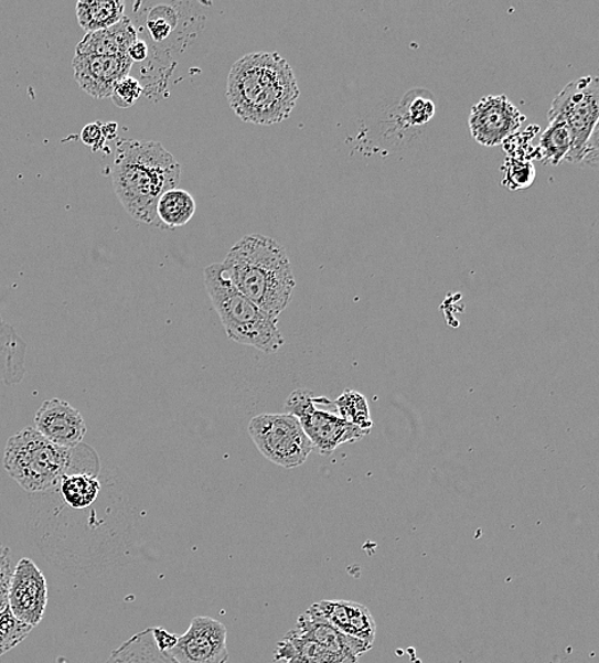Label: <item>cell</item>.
<instances>
[{
	"instance_id": "cell-1",
	"label": "cell",
	"mask_w": 599,
	"mask_h": 663,
	"mask_svg": "<svg viewBox=\"0 0 599 663\" xmlns=\"http://www.w3.org/2000/svg\"><path fill=\"white\" fill-rule=\"evenodd\" d=\"M226 96L243 121L274 126L291 116L300 88L284 56L276 52L250 53L229 69Z\"/></svg>"
},
{
	"instance_id": "cell-2",
	"label": "cell",
	"mask_w": 599,
	"mask_h": 663,
	"mask_svg": "<svg viewBox=\"0 0 599 663\" xmlns=\"http://www.w3.org/2000/svg\"><path fill=\"white\" fill-rule=\"evenodd\" d=\"M182 168L159 142L121 139L115 150L113 188L128 214L147 225L160 226L158 203L175 190Z\"/></svg>"
},
{
	"instance_id": "cell-3",
	"label": "cell",
	"mask_w": 599,
	"mask_h": 663,
	"mask_svg": "<svg viewBox=\"0 0 599 663\" xmlns=\"http://www.w3.org/2000/svg\"><path fill=\"white\" fill-rule=\"evenodd\" d=\"M223 266L229 282L268 314L278 318L290 304L297 281L286 249L272 237H242Z\"/></svg>"
},
{
	"instance_id": "cell-4",
	"label": "cell",
	"mask_w": 599,
	"mask_h": 663,
	"mask_svg": "<svg viewBox=\"0 0 599 663\" xmlns=\"http://www.w3.org/2000/svg\"><path fill=\"white\" fill-rule=\"evenodd\" d=\"M204 285L229 340L275 354L285 345L278 318L260 309L229 282L223 264L204 269Z\"/></svg>"
},
{
	"instance_id": "cell-5",
	"label": "cell",
	"mask_w": 599,
	"mask_h": 663,
	"mask_svg": "<svg viewBox=\"0 0 599 663\" xmlns=\"http://www.w3.org/2000/svg\"><path fill=\"white\" fill-rule=\"evenodd\" d=\"M73 449L56 446L28 427L8 439L4 470L28 493H53L72 468Z\"/></svg>"
},
{
	"instance_id": "cell-6",
	"label": "cell",
	"mask_w": 599,
	"mask_h": 663,
	"mask_svg": "<svg viewBox=\"0 0 599 663\" xmlns=\"http://www.w3.org/2000/svg\"><path fill=\"white\" fill-rule=\"evenodd\" d=\"M372 649L340 633L314 603L278 643L275 660L285 663H359L360 657Z\"/></svg>"
},
{
	"instance_id": "cell-7",
	"label": "cell",
	"mask_w": 599,
	"mask_h": 663,
	"mask_svg": "<svg viewBox=\"0 0 599 663\" xmlns=\"http://www.w3.org/2000/svg\"><path fill=\"white\" fill-rule=\"evenodd\" d=\"M248 430L259 452L287 470L300 468L314 450L298 417L291 414L258 415Z\"/></svg>"
},
{
	"instance_id": "cell-8",
	"label": "cell",
	"mask_w": 599,
	"mask_h": 663,
	"mask_svg": "<svg viewBox=\"0 0 599 663\" xmlns=\"http://www.w3.org/2000/svg\"><path fill=\"white\" fill-rule=\"evenodd\" d=\"M322 399L323 397H314L309 391L297 389L285 405L286 414L298 417L319 455L331 456L340 446L355 443L368 436L371 431L355 427L339 414L319 408Z\"/></svg>"
},
{
	"instance_id": "cell-9",
	"label": "cell",
	"mask_w": 599,
	"mask_h": 663,
	"mask_svg": "<svg viewBox=\"0 0 599 663\" xmlns=\"http://www.w3.org/2000/svg\"><path fill=\"white\" fill-rule=\"evenodd\" d=\"M548 118H561L568 125L573 146L566 162L580 165L599 120V77H581L566 85L554 98Z\"/></svg>"
},
{
	"instance_id": "cell-10",
	"label": "cell",
	"mask_w": 599,
	"mask_h": 663,
	"mask_svg": "<svg viewBox=\"0 0 599 663\" xmlns=\"http://www.w3.org/2000/svg\"><path fill=\"white\" fill-rule=\"evenodd\" d=\"M527 117L505 95H491L473 105L469 117L471 135L482 146L503 145L518 132Z\"/></svg>"
},
{
	"instance_id": "cell-11",
	"label": "cell",
	"mask_w": 599,
	"mask_h": 663,
	"mask_svg": "<svg viewBox=\"0 0 599 663\" xmlns=\"http://www.w3.org/2000/svg\"><path fill=\"white\" fill-rule=\"evenodd\" d=\"M165 653L174 663H226L227 629L216 619L196 617Z\"/></svg>"
},
{
	"instance_id": "cell-12",
	"label": "cell",
	"mask_w": 599,
	"mask_h": 663,
	"mask_svg": "<svg viewBox=\"0 0 599 663\" xmlns=\"http://www.w3.org/2000/svg\"><path fill=\"white\" fill-rule=\"evenodd\" d=\"M47 605V584L43 571L29 558L15 564L8 594V608L13 617L32 628L44 619Z\"/></svg>"
},
{
	"instance_id": "cell-13",
	"label": "cell",
	"mask_w": 599,
	"mask_h": 663,
	"mask_svg": "<svg viewBox=\"0 0 599 663\" xmlns=\"http://www.w3.org/2000/svg\"><path fill=\"white\" fill-rule=\"evenodd\" d=\"M131 62L127 56L75 55L73 76L84 92L95 98L111 97L115 86L129 76Z\"/></svg>"
},
{
	"instance_id": "cell-14",
	"label": "cell",
	"mask_w": 599,
	"mask_h": 663,
	"mask_svg": "<svg viewBox=\"0 0 599 663\" xmlns=\"http://www.w3.org/2000/svg\"><path fill=\"white\" fill-rule=\"evenodd\" d=\"M35 429L63 448H76L82 445L87 432L84 416L67 400L47 399L35 415Z\"/></svg>"
},
{
	"instance_id": "cell-15",
	"label": "cell",
	"mask_w": 599,
	"mask_h": 663,
	"mask_svg": "<svg viewBox=\"0 0 599 663\" xmlns=\"http://www.w3.org/2000/svg\"><path fill=\"white\" fill-rule=\"evenodd\" d=\"M315 605L340 633L374 646L376 623L365 605L344 600H323Z\"/></svg>"
},
{
	"instance_id": "cell-16",
	"label": "cell",
	"mask_w": 599,
	"mask_h": 663,
	"mask_svg": "<svg viewBox=\"0 0 599 663\" xmlns=\"http://www.w3.org/2000/svg\"><path fill=\"white\" fill-rule=\"evenodd\" d=\"M98 470L88 469L77 455L73 456L71 471L61 480L53 491L61 496L65 506L72 511H86L101 495L103 482L98 479Z\"/></svg>"
},
{
	"instance_id": "cell-17",
	"label": "cell",
	"mask_w": 599,
	"mask_h": 663,
	"mask_svg": "<svg viewBox=\"0 0 599 663\" xmlns=\"http://www.w3.org/2000/svg\"><path fill=\"white\" fill-rule=\"evenodd\" d=\"M138 40V31L129 18L113 28L92 32L81 40L76 55L127 56L131 45Z\"/></svg>"
},
{
	"instance_id": "cell-18",
	"label": "cell",
	"mask_w": 599,
	"mask_h": 663,
	"mask_svg": "<svg viewBox=\"0 0 599 663\" xmlns=\"http://www.w3.org/2000/svg\"><path fill=\"white\" fill-rule=\"evenodd\" d=\"M26 342L0 317V383H21L26 375Z\"/></svg>"
},
{
	"instance_id": "cell-19",
	"label": "cell",
	"mask_w": 599,
	"mask_h": 663,
	"mask_svg": "<svg viewBox=\"0 0 599 663\" xmlns=\"http://www.w3.org/2000/svg\"><path fill=\"white\" fill-rule=\"evenodd\" d=\"M126 4L120 0H82L77 3L79 26L87 34L113 28L125 18Z\"/></svg>"
},
{
	"instance_id": "cell-20",
	"label": "cell",
	"mask_w": 599,
	"mask_h": 663,
	"mask_svg": "<svg viewBox=\"0 0 599 663\" xmlns=\"http://www.w3.org/2000/svg\"><path fill=\"white\" fill-rule=\"evenodd\" d=\"M573 137L568 125L561 118H548V126L541 136L538 158L545 165L557 167L568 160Z\"/></svg>"
},
{
	"instance_id": "cell-21",
	"label": "cell",
	"mask_w": 599,
	"mask_h": 663,
	"mask_svg": "<svg viewBox=\"0 0 599 663\" xmlns=\"http://www.w3.org/2000/svg\"><path fill=\"white\" fill-rule=\"evenodd\" d=\"M196 204L191 193L171 190L162 194L158 203V218L163 228L182 227L191 221L195 214Z\"/></svg>"
},
{
	"instance_id": "cell-22",
	"label": "cell",
	"mask_w": 599,
	"mask_h": 663,
	"mask_svg": "<svg viewBox=\"0 0 599 663\" xmlns=\"http://www.w3.org/2000/svg\"><path fill=\"white\" fill-rule=\"evenodd\" d=\"M402 120L408 127H422L435 116V103L428 89H413L400 101Z\"/></svg>"
},
{
	"instance_id": "cell-23",
	"label": "cell",
	"mask_w": 599,
	"mask_h": 663,
	"mask_svg": "<svg viewBox=\"0 0 599 663\" xmlns=\"http://www.w3.org/2000/svg\"><path fill=\"white\" fill-rule=\"evenodd\" d=\"M334 405L338 407L342 419L355 425L360 429L372 430L371 408H368L367 399L364 395H361L356 391L347 389L342 393Z\"/></svg>"
},
{
	"instance_id": "cell-24",
	"label": "cell",
	"mask_w": 599,
	"mask_h": 663,
	"mask_svg": "<svg viewBox=\"0 0 599 663\" xmlns=\"http://www.w3.org/2000/svg\"><path fill=\"white\" fill-rule=\"evenodd\" d=\"M175 10L172 6H156L146 14L145 29L149 30V35L156 43H163L174 31L178 24Z\"/></svg>"
},
{
	"instance_id": "cell-25",
	"label": "cell",
	"mask_w": 599,
	"mask_h": 663,
	"mask_svg": "<svg viewBox=\"0 0 599 663\" xmlns=\"http://www.w3.org/2000/svg\"><path fill=\"white\" fill-rule=\"evenodd\" d=\"M32 629L34 628L15 619L10 608L0 612V656L26 640Z\"/></svg>"
},
{
	"instance_id": "cell-26",
	"label": "cell",
	"mask_w": 599,
	"mask_h": 663,
	"mask_svg": "<svg viewBox=\"0 0 599 663\" xmlns=\"http://www.w3.org/2000/svg\"><path fill=\"white\" fill-rule=\"evenodd\" d=\"M536 170L530 161L518 159L505 161L503 184L509 190H524L535 182Z\"/></svg>"
},
{
	"instance_id": "cell-27",
	"label": "cell",
	"mask_w": 599,
	"mask_h": 663,
	"mask_svg": "<svg viewBox=\"0 0 599 663\" xmlns=\"http://www.w3.org/2000/svg\"><path fill=\"white\" fill-rule=\"evenodd\" d=\"M143 95V87L141 82L128 76L121 79L117 86H115L111 95V100L115 106L120 109H129L133 106L138 98Z\"/></svg>"
},
{
	"instance_id": "cell-28",
	"label": "cell",
	"mask_w": 599,
	"mask_h": 663,
	"mask_svg": "<svg viewBox=\"0 0 599 663\" xmlns=\"http://www.w3.org/2000/svg\"><path fill=\"white\" fill-rule=\"evenodd\" d=\"M14 567L10 548L0 544V612L8 609V594Z\"/></svg>"
},
{
	"instance_id": "cell-29",
	"label": "cell",
	"mask_w": 599,
	"mask_h": 663,
	"mask_svg": "<svg viewBox=\"0 0 599 663\" xmlns=\"http://www.w3.org/2000/svg\"><path fill=\"white\" fill-rule=\"evenodd\" d=\"M81 139L86 146L92 147L94 151H98L108 138H106L105 128L101 122L96 121L82 129Z\"/></svg>"
},
{
	"instance_id": "cell-30",
	"label": "cell",
	"mask_w": 599,
	"mask_h": 663,
	"mask_svg": "<svg viewBox=\"0 0 599 663\" xmlns=\"http://www.w3.org/2000/svg\"><path fill=\"white\" fill-rule=\"evenodd\" d=\"M580 165L599 170V120L586 146Z\"/></svg>"
},
{
	"instance_id": "cell-31",
	"label": "cell",
	"mask_w": 599,
	"mask_h": 663,
	"mask_svg": "<svg viewBox=\"0 0 599 663\" xmlns=\"http://www.w3.org/2000/svg\"><path fill=\"white\" fill-rule=\"evenodd\" d=\"M153 640L161 652H168L178 642V637L162 628H152Z\"/></svg>"
},
{
	"instance_id": "cell-32",
	"label": "cell",
	"mask_w": 599,
	"mask_h": 663,
	"mask_svg": "<svg viewBox=\"0 0 599 663\" xmlns=\"http://www.w3.org/2000/svg\"><path fill=\"white\" fill-rule=\"evenodd\" d=\"M149 53V44H147L145 40L138 39L136 43L130 46L128 51V58L133 63H141L147 60Z\"/></svg>"
}]
</instances>
